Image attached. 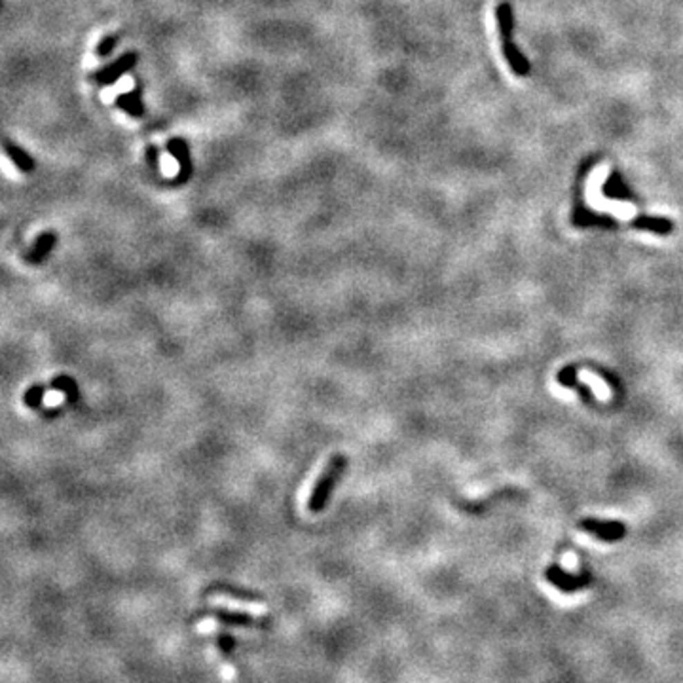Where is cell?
I'll list each match as a JSON object with an SVG mask.
<instances>
[{"instance_id": "6da1fadb", "label": "cell", "mask_w": 683, "mask_h": 683, "mask_svg": "<svg viewBox=\"0 0 683 683\" xmlns=\"http://www.w3.org/2000/svg\"><path fill=\"white\" fill-rule=\"evenodd\" d=\"M496 19H498L499 38H501V50L505 55V61L516 76H527L532 71L530 61L526 55L520 52L518 46L512 40V29H514V15H512V6L509 2H501L496 8Z\"/></svg>"}, {"instance_id": "7a4b0ae2", "label": "cell", "mask_w": 683, "mask_h": 683, "mask_svg": "<svg viewBox=\"0 0 683 683\" xmlns=\"http://www.w3.org/2000/svg\"><path fill=\"white\" fill-rule=\"evenodd\" d=\"M348 467V458L344 453H335L328 463L323 469V473L317 476V480L313 484L310 498H308V511L310 512H321L327 505L330 492L336 486V483L340 480L342 473Z\"/></svg>"}, {"instance_id": "3957f363", "label": "cell", "mask_w": 683, "mask_h": 683, "mask_svg": "<svg viewBox=\"0 0 683 683\" xmlns=\"http://www.w3.org/2000/svg\"><path fill=\"white\" fill-rule=\"evenodd\" d=\"M139 61V55L135 52H126L120 55L118 59L112 61L109 65H104L95 73H91V80L101 86V88H106V86H114L118 82L122 76H126L127 73H131Z\"/></svg>"}, {"instance_id": "277c9868", "label": "cell", "mask_w": 683, "mask_h": 683, "mask_svg": "<svg viewBox=\"0 0 683 683\" xmlns=\"http://www.w3.org/2000/svg\"><path fill=\"white\" fill-rule=\"evenodd\" d=\"M167 152L177 160L178 164V175L173 178L171 185L175 186L186 185V183L190 180V177H192V171H194L192 154H190L188 142H186L185 139H180V137H173V139L167 141Z\"/></svg>"}, {"instance_id": "5b68a950", "label": "cell", "mask_w": 683, "mask_h": 683, "mask_svg": "<svg viewBox=\"0 0 683 683\" xmlns=\"http://www.w3.org/2000/svg\"><path fill=\"white\" fill-rule=\"evenodd\" d=\"M545 579L549 581L550 585H554L558 590H562L565 595H572L575 590H581V588L588 587L590 583V575L587 572L579 573V575H573V573H568L565 570H562L560 565H550L549 570L545 572Z\"/></svg>"}, {"instance_id": "8992f818", "label": "cell", "mask_w": 683, "mask_h": 683, "mask_svg": "<svg viewBox=\"0 0 683 683\" xmlns=\"http://www.w3.org/2000/svg\"><path fill=\"white\" fill-rule=\"evenodd\" d=\"M579 526L592 534L595 537L601 539V541L608 543H615L619 539H623L626 535V526L623 522H617V520H596V518H583L579 522Z\"/></svg>"}, {"instance_id": "52a82bcc", "label": "cell", "mask_w": 683, "mask_h": 683, "mask_svg": "<svg viewBox=\"0 0 683 683\" xmlns=\"http://www.w3.org/2000/svg\"><path fill=\"white\" fill-rule=\"evenodd\" d=\"M55 243H57V234L55 232H42L37 238V241H35L32 249L25 256V262L30 264V266L42 264L52 254V251L55 249Z\"/></svg>"}, {"instance_id": "ba28073f", "label": "cell", "mask_w": 683, "mask_h": 683, "mask_svg": "<svg viewBox=\"0 0 683 683\" xmlns=\"http://www.w3.org/2000/svg\"><path fill=\"white\" fill-rule=\"evenodd\" d=\"M632 228L651 232V234H657V236H668L674 230V223L668 221V218H664V216L639 215L638 218L632 221Z\"/></svg>"}, {"instance_id": "9c48e42d", "label": "cell", "mask_w": 683, "mask_h": 683, "mask_svg": "<svg viewBox=\"0 0 683 683\" xmlns=\"http://www.w3.org/2000/svg\"><path fill=\"white\" fill-rule=\"evenodd\" d=\"M116 106L120 111H124L127 116L131 118H141L144 114V104H142V95H141V88H135L127 93H122V95L116 97Z\"/></svg>"}, {"instance_id": "30bf717a", "label": "cell", "mask_w": 683, "mask_h": 683, "mask_svg": "<svg viewBox=\"0 0 683 683\" xmlns=\"http://www.w3.org/2000/svg\"><path fill=\"white\" fill-rule=\"evenodd\" d=\"M211 601H213V604H216V606L239 609V611L253 613V615H262V613H266V606H264V604H260V601L236 600V598H230V596H224V595L213 596V598H211Z\"/></svg>"}, {"instance_id": "8fae6325", "label": "cell", "mask_w": 683, "mask_h": 683, "mask_svg": "<svg viewBox=\"0 0 683 683\" xmlns=\"http://www.w3.org/2000/svg\"><path fill=\"white\" fill-rule=\"evenodd\" d=\"M4 152H6V156L12 160V164L21 171V173H32L35 167H37L35 160H32V158H30L29 154L19 147V144L8 141V139L4 141Z\"/></svg>"}, {"instance_id": "7c38bea8", "label": "cell", "mask_w": 683, "mask_h": 683, "mask_svg": "<svg viewBox=\"0 0 683 683\" xmlns=\"http://www.w3.org/2000/svg\"><path fill=\"white\" fill-rule=\"evenodd\" d=\"M573 224L577 226H617V223L608 215H596L595 211L588 209H575L573 213Z\"/></svg>"}, {"instance_id": "4fadbf2b", "label": "cell", "mask_w": 683, "mask_h": 683, "mask_svg": "<svg viewBox=\"0 0 683 683\" xmlns=\"http://www.w3.org/2000/svg\"><path fill=\"white\" fill-rule=\"evenodd\" d=\"M604 192L609 198H613V200H632L630 190L624 186L623 178L619 177V173H611L609 175L606 185H604Z\"/></svg>"}, {"instance_id": "5bb4252c", "label": "cell", "mask_w": 683, "mask_h": 683, "mask_svg": "<svg viewBox=\"0 0 683 683\" xmlns=\"http://www.w3.org/2000/svg\"><path fill=\"white\" fill-rule=\"evenodd\" d=\"M44 399H46L44 386H32L30 389L25 391V395H23V402H25V406H29V409H40V406L44 404Z\"/></svg>"}, {"instance_id": "9a60e30c", "label": "cell", "mask_w": 683, "mask_h": 683, "mask_svg": "<svg viewBox=\"0 0 683 683\" xmlns=\"http://www.w3.org/2000/svg\"><path fill=\"white\" fill-rule=\"evenodd\" d=\"M52 386L53 389L63 391L68 401H76V399H78V387H76V384L73 382V378H68V376H57V378H53Z\"/></svg>"}, {"instance_id": "2e32d148", "label": "cell", "mask_w": 683, "mask_h": 683, "mask_svg": "<svg viewBox=\"0 0 683 683\" xmlns=\"http://www.w3.org/2000/svg\"><path fill=\"white\" fill-rule=\"evenodd\" d=\"M116 44H118V35H106V37L101 38V42L97 44L95 55L103 59V57H106V55H111L112 50H114V46Z\"/></svg>"}, {"instance_id": "e0dca14e", "label": "cell", "mask_w": 683, "mask_h": 683, "mask_svg": "<svg viewBox=\"0 0 683 683\" xmlns=\"http://www.w3.org/2000/svg\"><path fill=\"white\" fill-rule=\"evenodd\" d=\"M575 380H577V368H575V366H565L564 371L558 374V382H560L562 386L577 387V389H581Z\"/></svg>"}, {"instance_id": "ac0fdd59", "label": "cell", "mask_w": 683, "mask_h": 683, "mask_svg": "<svg viewBox=\"0 0 683 683\" xmlns=\"http://www.w3.org/2000/svg\"><path fill=\"white\" fill-rule=\"evenodd\" d=\"M218 617L223 619V621H230V623H234V624H249L251 623V619L247 615H232V613H224V611H221L218 613Z\"/></svg>"}, {"instance_id": "d6986e66", "label": "cell", "mask_w": 683, "mask_h": 683, "mask_svg": "<svg viewBox=\"0 0 683 683\" xmlns=\"http://www.w3.org/2000/svg\"><path fill=\"white\" fill-rule=\"evenodd\" d=\"M147 160L152 167H158V149L156 147H149L147 149Z\"/></svg>"}, {"instance_id": "ffe728a7", "label": "cell", "mask_w": 683, "mask_h": 683, "mask_svg": "<svg viewBox=\"0 0 683 683\" xmlns=\"http://www.w3.org/2000/svg\"><path fill=\"white\" fill-rule=\"evenodd\" d=\"M198 630H201V632H209V630H215V621H203V623L198 626Z\"/></svg>"}]
</instances>
